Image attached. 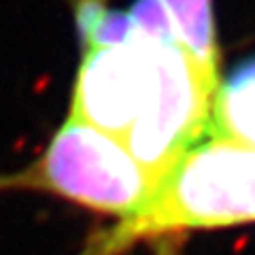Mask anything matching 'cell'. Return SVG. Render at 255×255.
<instances>
[{"label": "cell", "mask_w": 255, "mask_h": 255, "mask_svg": "<svg viewBox=\"0 0 255 255\" xmlns=\"http://www.w3.org/2000/svg\"><path fill=\"white\" fill-rule=\"evenodd\" d=\"M219 77L177 38H153L132 23L126 43L85 47L68 117L109 134L153 185L213 132Z\"/></svg>", "instance_id": "obj_1"}, {"label": "cell", "mask_w": 255, "mask_h": 255, "mask_svg": "<svg viewBox=\"0 0 255 255\" xmlns=\"http://www.w3.org/2000/svg\"><path fill=\"white\" fill-rule=\"evenodd\" d=\"M247 221H255V151L211 134L172 166L136 215L94 238L83 255H119L145 238Z\"/></svg>", "instance_id": "obj_2"}, {"label": "cell", "mask_w": 255, "mask_h": 255, "mask_svg": "<svg viewBox=\"0 0 255 255\" xmlns=\"http://www.w3.org/2000/svg\"><path fill=\"white\" fill-rule=\"evenodd\" d=\"M0 189L43 191L122 221L151 200L155 185L119 140L66 117L34 162L0 177Z\"/></svg>", "instance_id": "obj_3"}, {"label": "cell", "mask_w": 255, "mask_h": 255, "mask_svg": "<svg viewBox=\"0 0 255 255\" xmlns=\"http://www.w3.org/2000/svg\"><path fill=\"white\" fill-rule=\"evenodd\" d=\"M213 134L255 151V55L243 60L219 81Z\"/></svg>", "instance_id": "obj_4"}, {"label": "cell", "mask_w": 255, "mask_h": 255, "mask_svg": "<svg viewBox=\"0 0 255 255\" xmlns=\"http://www.w3.org/2000/svg\"><path fill=\"white\" fill-rule=\"evenodd\" d=\"M181 45L213 77H219V47L211 0H162Z\"/></svg>", "instance_id": "obj_5"}]
</instances>
